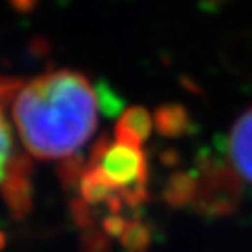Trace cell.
I'll return each instance as SVG.
<instances>
[{"instance_id": "cell-1", "label": "cell", "mask_w": 252, "mask_h": 252, "mask_svg": "<svg viewBox=\"0 0 252 252\" xmlns=\"http://www.w3.org/2000/svg\"><path fill=\"white\" fill-rule=\"evenodd\" d=\"M4 100L21 146L42 161H77L98 126L96 88L70 68L9 77Z\"/></svg>"}, {"instance_id": "cell-2", "label": "cell", "mask_w": 252, "mask_h": 252, "mask_svg": "<svg viewBox=\"0 0 252 252\" xmlns=\"http://www.w3.org/2000/svg\"><path fill=\"white\" fill-rule=\"evenodd\" d=\"M7 75L0 74V247L7 240L5 228L27 219L33 207L32 158L21 146L5 109Z\"/></svg>"}, {"instance_id": "cell-3", "label": "cell", "mask_w": 252, "mask_h": 252, "mask_svg": "<svg viewBox=\"0 0 252 252\" xmlns=\"http://www.w3.org/2000/svg\"><path fill=\"white\" fill-rule=\"evenodd\" d=\"M193 175V200L194 210L207 216H226L233 212L240 198V175L235 168L214 158H205L198 163Z\"/></svg>"}, {"instance_id": "cell-4", "label": "cell", "mask_w": 252, "mask_h": 252, "mask_svg": "<svg viewBox=\"0 0 252 252\" xmlns=\"http://www.w3.org/2000/svg\"><path fill=\"white\" fill-rule=\"evenodd\" d=\"M228 153L233 168L252 184V109L236 119L228 137Z\"/></svg>"}, {"instance_id": "cell-5", "label": "cell", "mask_w": 252, "mask_h": 252, "mask_svg": "<svg viewBox=\"0 0 252 252\" xmlns=\"http://www.w3.org/2000/svg\"><path fill=\"white\" fill-rule=\"evenodd\" d=\"M154 131V114L144 107H130L125 109L121 116L118 118V123L114 126L116 138L131 142L135 146H144Z\"/></svg>"}, {"instance_id": "cell-6", "label": "cell", "mask_w": 252, "mask_h": 252, "mask_svg": "<svg viewBox=\"0 0 252 252\" xmlns=\"http://www.w3.org/2000/svg\"><path fill=\"white\" fill-rule=\"evenodd\" d=\"M189 114L181 105H163L154 112V128L165 137H181L191 130Z\"/></svg>"}, {"instance_id": "cell-7", "label": "cell", "mask_w": 252, "mask_h": 252, "mask_svg": "<svg viewBox=\"0 0 252 252\" xmlns=\"http://www.w3.org/2000/svg\"><path fill=\"white\" fill-rule=\"evenodd\" d=\"M201 7L209 9V11H214V9L220 7V5L224 4V0H200Z\"/></svg>"}]
</instances>
